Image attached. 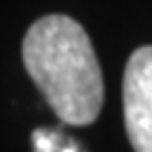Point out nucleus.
<instances>
[{
  "label": "nucleus",
  "mask_w": 152,
  "mask_h": 152,
  "mask_svg": "<svg viewBox=\"0 0 152 152\" xmlns=\"http://www.w3.org/2000/svg\"><path fill=\"white\" fill-rule=\"evenodd\" d=\"M59 152H78V150H76V146H74V144H70V146H66V148H61Z\"/></svg>",
  "instance_id": "obj_4"
},
{
  "label": "nucleus",
  "mask_w": 152,
  "mask_h": 152,
  "mask_svg": "<svg viewBox=\"0 0 152 152\" xmlns=\"http://www.w3.org/2000/svg\"><path fill=\"white\" fill-rule=\"evenodd\" d=\"M32 142H34V150L36 152H55L57 144H59V135L53 133V131L36 129L34 135H32Z\"/></svg>",
  "instance_id": "obj_3"
},
{
  "label": "nucleus",
  "mask_w": 152,
  "mask_h": 152,
  "mask_svg": "<svg viewBox=\"0 0 152 152\" xmlns=\"http://www.w3.org/2000/svg\"><path fill=\"white\" fill-rule=\"evenodd\" d=\"M127 137L135 152H152V45L129 57L123 76Z\"/></svg>",
  "instance_id": "obj_2"
},
{
  "label": "nucleus",
  "mask_w": 152,
  "mask_h": 152,
  "mask_svg": "<svg viewBox=\"0 0 152 152\" xmlns=\"http://www.w3.org/2000/svg\"><path fill=\"white\" fill-rule=\"evenodd\" d=\"M23 66L51 110L68 125H91L102 112L104 76L85 28L68 15H45L21 45Z\"/></svg>",
  "instance_id": "obj_1"
}]
</instances>
